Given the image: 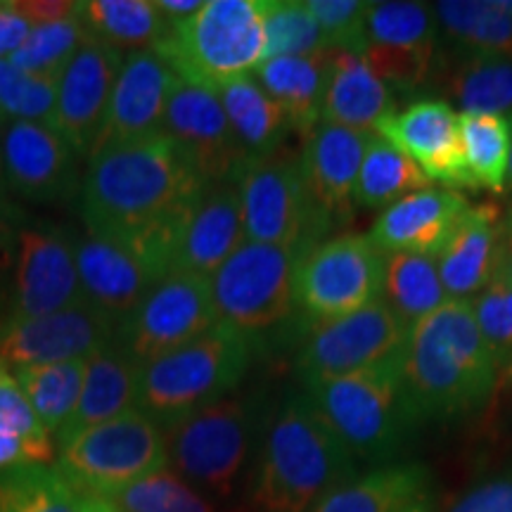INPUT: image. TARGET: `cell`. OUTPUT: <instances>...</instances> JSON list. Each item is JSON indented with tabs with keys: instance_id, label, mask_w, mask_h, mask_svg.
<instances>
[{
	"instance_id": "cell-1",
	"label": "cell",
	"mask_w": 512,
	"mask_h": 512,
	"mask_svg": "<svg viewBox=\"0 0 512 512\" xmlns=\"http://www.w3.org/2000/svg\"><path fill=\"white\" fill-rule=\"evenodd\" d=\"M207 183L166 133L95 152L81 185L88 233L174 271L185 221Z\"/></svg>"
},
{
	"instance_id": "cell-2",
	"label": "cell",
	"mask_w": 512,
	"mask_h": 512,
	"mask_svg": "<svg viewBox=\"0 0 512 512\" xmlns=\"http://www.w3.org/2000/svg\"><path fill=\"white\" fill-rule=\"evenodd\" d=\"M401 375L425 422L463 418L491 399L498 375L470 299H448L413 325Z\"/></svg>"
},
{
	"instance_id": "cell-3",
	"label": "cell",
	"mask_w": 512,
	"mask_h": 512,
	"mask_svg": "<svg viewBox=\"0 0 512 512\" xmlns=\"http://www.w3.org/2000/svg\"><path fill=\"white\" fill-rule=\"evenodd\" d=\"M256 446L252 503L259 512H309L358 477L356 458L304 392L275 408Z\"/></svg>"
},
{
	"instance_id": "cell-4",
	"label": "cell",
	"mask_w": 512,
	"mask_h": 512,
	"mask_svg": "<svg viewBox=\"0 0 512 512\" xmlns=\"http://www.w3.org/2000/svg\"><path fill=\"white\" fill-rule=\"evenodd\" d=\"M304 394L356 463H399L425 425L403 382L401 356L366 373L306 382Z\"/></svg>"
},
{
	"instance_id": "cell-5",
	"label": "cell",
	"mask_w": 512,
	"mask_h": 512,
	"mask_svg": "<svg viewBox=\"0 0 512 512\" xmlns=\"http://www.w3.org/2000/svg\"><path fill=\"white\" fill-rule=\"evenodd\" d=\"M259 347V339L216 323L181 349L143 366L138 411L166 427L226 399L252 366Z\"/></svg>"
},
{
	"instance_id": "cell-6",
	"label": "cell",
	"mask_w": 512,
	"mask_h": 512,
	"mask_svg": "<svg viewBox=\"0 0 512 512\" xmlns=\"http://www.w3.org/2000/svg\"><path fill=\"white\" fill-rule=\"evenodd\" d=\"M266 34L261 0H209L169 34L155 53L181 81L219 88L252 76L264 62Z\"/></svg>"
},
{
	"instance_id": "cell-7",
	"label": "cell",
	"mask_w": 512,
	"mask_h": 512,
	"mask_svg": "<svg viewBox=\"0 0 512 512\" xmlns=\"http://www.w3.org/2000/svg\"><path fill=\"white\" fill-rule=\"evenodd\" d=\"M259 406L252 399H221L164 427L169 465L202 496L230 498L252 448L259 444Z\"/></svg>"
},
{
	"instance_id": "cell-8",
	"label": "cell",
	"mask_w": 512,
	"mask_h": 512,
	"mask_svg": "<svg viewBox=\"0 0 512 512\" xmlns=\"http://www.w3.org/2000/svg\"><path fill=\"white\" fill-rule=\"evenodd\" d=\"M247 242L290 247L306 256L332 228L304 181L302 164L290 155L245 162L235 178Z\"/></svg>"
},
{
	"instance_id": "cell-9",
	"label": "cell",
	"mask_w": 512,
	"mask_h": 512,
	"mask_svg": "<svg viewBox=\"0 0 512 512\" xmlns=\"http://www.w3.org/2000/svg\"><path fill=\"white\" fill-rule=\"evenodd\" d=\"M166 465L164 427L150 415L131 411L64 441L57 472L76 494L107 498Z\"/></svg>"
},
{
	"instance_id": "cell-10",
	"label": "cell",
	"mask_w": 512,
	"mask_h": 512,
	"mask_svg": "<svg viewBox=\"0 0 512 512\" xmlns=\"http://www.w3.org/2000/svg\"><path fill=\"white\" fill-rule=\"evenodd\" d=\"M304 256L290 247L245 242L209 278L219 323L259 339L297 309V271Z\"/></svg>"
},
{
	"instance_id": "cell-11",
	"label": "cell",
	"mask_w": 512,
	"mask_h": 512,
	"mask_svg": "<svg viewBox=\"0 0 512 512\" xmlns=\"http://www.w3.org/2000/svg\"><path fill=\"white\" fill-rule=\"evenodd\" d=\"M384 252L368 235L323 240L297 271V309L313 325L349 316L380 299Z\"/></svg>"
},
{
	"instance_id": "cell-12",
	"label": "cell",
	"mask_w": 512,
	"mask_h": 512,
	"mask_svg": "<svg viewBox=\"0 0 512 512\" xmlns=\"http://www.w3.org/2000/svg\"><path fill=\"white\" fill-rule=\"evenodd\" d=\"M439 31L432 8L408 0L370 3L361 53L394 95L411 98L434 79Z\"/></svg>"
},
{
	"instance_id": "cell-13",
	"label": "cell",
	"mask_w": 512,
	"mask_h": 512,
	"mask_svg": "<svg viewBox=\"0 0 512 512\" xmlns=\"http://www.w3.org/2000/svg\"><path fill=\"white\" fill-rule=\"evenodd\" d=\"M406 325L382 299L349 316L318 323L297 354L302 382L366 373L401 356L408 339Z\"/></svg>"
},
{
	"instance_id": "cell-14",
	"label": "cell",
	"mask_w": 512,
	"mask_h": 512,
	"mask_svg": "<svg viewBox=\"0 0 512 512\" xmlns=\"http://www.w3.org/2000/svg\"><path fill=\"white\" fill-rule=\"evenodd\" d=\"M219 323L207 278L169 273L119 325L117 342L140 366L181 349Z\"/></svg>"
},
{
	"instance_id": "cell-15",
	"label": "cell",
	"mask_w": 512,
	"mask_h": 512,
	"mask_svg": "<svg viewBox=\"0 0 512 512\" xmlns=\"http://www.w3.org/2000/svg\"><path fill=\"white\" fill-rule=\"evenodd\" d=\"M5 320L41 318L83 302L76 240L57 226L19 228Z\"/></svg>"
},
{
	"instance_id": "cell-16",
	"label": "cell",
	"mask_w": 512,
	"mask_h": 512,
	"mask_svg": "<svg viewBox=\"0 0 512 512\" xmlns=\"http://www.w3.org/2000/svg\"><path fill=\"white\" fill-rule=\"evenodd\" d=\"M119 323L81 302L41 318L0 323V368H29L91 358L112 344Z\"/></svg>"
},
{
	"instance_id": "cell-17",
	"label": "cell",
	"mask_w": 512,
	"mask_h": 512,
	"mask_svg": "<svg viewBox=\"0 0 512 512\" xmlns=\"http://www.w3.org/2000/svg\"><path fill=\"white\" fill-rule=\"evenodd\" d=\"M162 133L181 147L207 185L235 181L247 162L214 88L178 79L166 102Z\"/></svg>"
},
{
	"instance_id": "cell-18",
	"label": "cell",
	"mask_w": 512,
	"mask_h": 512,
	"mask_svg": "<svg viewBox=\"0 0 512 512\" xmlns=\"http://www.w3.org/2000/svg\"><path fill=\"white\" fill-rule=\"evenodd\" d=\"M124 53L88 36L57 81L53 128L76 155L91 157L98 143Z\"/></svg>"
},
{
	"instance_id": "cell-19",
	"label": "cell",
	"mask_w": 512,
	"mask_h": 512,
	"mask_svg": "<svg viewBox=\"0 0 512 512\" xmlns=\"http://www.w3.org/2000/svg\"><path fill=\"white\" fill-rule=\"evenodd\" d=\"M76 152L53 126L8 121L0 131V159L8 190L36 204L69 202L79 190Z\"/></svg>"
},
{
	"instance_id": "cell-20",
	"label": "cell",
	"mask_w": 512,
	"mask_h": 512,
	"mask_svg": "<svg viewBox=\"0 0 512 512\" xmlns=\"http://www.w3.org/2000/svg\"><path fill=\"white\" fill-rule=\"evenodd\" d=\"M375 133L411 157L430 181L472 188L465 171L458 114L446 100L420 98L408 102L389 114Z\"/></svg>"
},
{
	"instance_id": "cell-21",
	"label": "cell",
	"mask_w": 512,
	"mask_h": 512,
	"mask_svg": "<svg viewBox=\"0 0 512 512\" xmlns=\"http://www.w3.org/2000/svg\"><path fill=\"white\" fill-rule=\"evenodd\" d=\"M176 81L178 76L155 50L128 55L114 83L110 110L91 157L105 147L136 143L162 133L166 102Z\"/></svg>"
},
{
	"instance_id": "cell-22",
	"label": "cell",
	"mask_w": 512,
	"mask_h": 512,
	"mask_svg": "<svg viewBox=\"0 0 512 512\" xmlns=\"http://www.w3.org/2000/svg\"><path fill=\"white\" fill-rule=\"evenodd\" d=\"M76 266L83 302L119 325L143 304L152 287L169 275L119 242L91 233L76 240Z\"/></svg>"
},
{
	"instance_id": "cell-23",
	"label": "cell",
	"mask_w": 512,
	"mask_h": 512,
	"mask_svg": "<svg viewBox=\"0 0 512 512\" xmlns=\"http://www.w3.org/2000/svg\"><path fill=\"white\" fill-rule=\"evenodd\" d=\"M373 133L354 131L320 121L306 138L299 157L311 197L335 223H349L354 214V190Z\"/></svg>"
},
{
	"instance_id": "cell-24",
	"label": "cell",
	"mask_w": 512,
	"mask_h": 512,
	"mask_svg": "<svg viewBox=\"0 0 512 512\" xmlns=\"http://www.w3.org/2000/svg\"><path fill=\"white\" fill-rule=\"evenodd\" d=\"M245 242L238 185L211 183L185 221L174 252V271L209 280Z\"/></svg>"
},
{
	"instance_id": "cell-25",
	"label": "cell",
	"mask_w": 512,
	"mask_h": 512,
	"mask_svg": "<svg viewBox=\"0 0 512 512\" xmlns=\"http://www.w3.org/2000/svg\"><path fill=\"white\" fill-rule=\"evenodd\" d=\"M472 204L458 190L427 188L394 202L373 223L368 238L389 252L437 256Z\"/></svg>"
},
{
	"instance_id": "cell-26",
	"label": "cell",
	"mask_w": 512,
	"mask_h": 512,
	"mask_svg": "<svg viewBox=\"0 0 512 512\" xmlns=\"http://www.w3.org/2000/svg\"><path fill=\"white\" fill-rule=\"evenodd\" d=\"M503 219L494 204H475L465 211L437 259L448 299H470L494 283Z\"/></svg>"
},
{
	"instance_id": "cell-27",
	"label": "cell",
	"mask_w": 512,
	"mask_h": 512,
	"mask_svg": "<svg viewBox=\"0 0 512 512\" xmlns=\"http://www.w3.org/2000/svg\"><path fill=\"white\" fill-rule=\"evenodd\" d=\"M140 370L143 366L121 349L117 339L88 358L79 406H76L72 420L57 434V444L62 446L64 441L74 439L76 434L91 430V427L138 411Z\"/></svg>"
},
{
	"instance_id": "cell-28",
	"label": "cell",
	"mask_w": 512,
	"mask_h": 512,
	"mask_svg": "<svg viewBox=\"0 0 512 512\" xmlns=\"http://www.w3.org/2000/svg\"><path fill=\"white\" fill-rule=\"evenodd\" d=\"M432 477L418 463L373 467L337 486L311 512H432Z\"/></svg>"
},
{
	"instance_id": "cell-29",
	"label": "cell",
	"mask_w": 512,
	"mask_h": 512,
	"mask_svg": "<svg viewBox=\"0 0 512 512\" xmlns=\"http://www.w3.org/2000/svg\"><path fill=\"white\" fill-rule=\"evenodd\" d=\"M396 112V95L356 50H335L323 100V121L375 133Z\"/></svg>"
},
{
	"instance_id": "cell-30",
	"label": "cell",
	"mask_w": 512,
	"mask_h": 512,
	"mask_svg": "<svg viewBox=\"0 0 512 512\" xmlns=\"http://www.w3.org/2000/svg\"><path fill=\"white\" fill-rule=\"evenodd\" d=\"M335 50H320L313 55L273 57L256 67L254 79L271 95L285 114L290 131L309 138L323 121V100Z\"/></svg>"
},
{
	"instance_id": "cell-31",
	"label": "cell",
	"mask_w": 512,
	"mask_h": 512,
	"mask_svg": "<svg viewBox=\"0 0 512 512\" xmlns=\"http://www.w3.org/2000/svg\"><path fill=\"white\" fill-rule=\"evenodd\" d=\"M432 83L463 114H512V55H448L439 50Z\"/></svg>"
},
{
	"instance_id": "cell-32",
	"label": "cell",
	"mask_w": 512,
	"mask_h": 512,
	"mask_svg": "<svg viewBox=\"0 0 512 512\" xmlns=\"http://www.w3.org/2000/svg\"><path fill=\"white\" fill-rule=\"evenodd\" d=\"M448 55H512V17L501 0H439L430 5Z\"/></svg>"
},
{
	"instance_id": "cell-33",
	"label": "cell",
	"mask_w": 512,
	"mask_h": 512,
	"mask_svg": "<svg viewBox=\"0 0 512 512\" xmlns=\"http://www.w3.org/2000/svg\"><path fill=\"white\" fill-rule=\"evenodd\" d=\"M214 91L219 95L230 131L247 162L280 152L290 133V124L283 110L275 105V100L259 86L254 76L221 83Z\"/></svg>"
},
{
	"instance_id": "cell-34",
	"label": "cell",
	"mask_w": 512,
	"mask_h": 512,
	"mask_svg": "<svg viewBox=\"0 0 512 512\" xmlns=\"http://www.w3.org/2000/svg\"><path fill=\"white\" fill-rule=\"evenodd\" d=\"M380 299L408 330L448 302L437 259L427 254H384Z\"/></svg>"
},
{
	"instance_id": "cell-35",
	"label": "cell",
	"mask_w": 512,
	"mask_h": 512,
	"mask_svg": "<svg viewBox=\"0 0 512 512\" xmlns=\"http://www.w3.org/2000/svg\"><path fill=\"white\" fill-rule=\"evenodd\" d=\"M76 17L88 34L119 53L155 50L169 34V24L157 10V3L147 0H86L76 5Z\"/></svg>"
},
{
	"instance_id": "cell-36",
	"label": "cell",
	"mask_w": 512,
	"mask_h": 512,
	"mask_svg": "<svg viewBox=\"0 0 512 512\" xmlns=\"http://www.w3.org/2000/svg\"><path fill=\"white\" fill-rule=\"evenodd\" d=\"M432 188L422 169L394 143L373 133L354 190V204L363 209H387L413 192Z\"/></svg>"
},
{
	"instance_id": "cell-37",
	"label": "cell",
	"mask_w": 512,
	"mask_h": 512,
	"mask_svg": "<svg viewBox=\"0 0 512 512\" xmlns=\"http://www.w3.org/2000/svg\"><path fill=\"white\" fill-rule=\"evenodd\" d=\"M86 361L88 358L48 363V366H29L19 368L15 373L36 418L55 437L72 420L76 406H79Z\"/></svg>"
},
{
	"instance_id": "cell-38",
	"label": "cell",
	"mask_w": 512,
	"mask_h": 512,
	"mask_svg": "<svg viewBox=\"0 0 512 512\" xmlns=\"http://www.w3.org/2000/svg\"><path fill=\"white\" fill-rule=\"evenodd\" d=\"M465 171L472 188L505 190L510 162L508 117L498 114H458Z\"/></svg>"
},
{
	"instance_id": "cell-39",
	"label": "cell",
	"mask_w": 512,
	"mask_h": 512,
	"mask_svg": "<svg viewBox=\"0 0 512 512\" xmlns=\"http://www.w3.org/2000/svg\"><path fill=\"white\" fill-rule=\"evenodd\" d=\"M0 512H79V496L53 467H12L0 475Z\"/></svg>"
},
{
	"instance_id": "cell-40",
	"label": "cell",
	"mask_w": 512,
	"mask_h": 512,
	"mask_svg": "<svg viewBox=\"0 0 512 512\" xmlns=\"http://www.w3.org/2000/svg\"><path fill=\"white\" fill-rule=\"evenodd\" d=\"M88 36L91 34L76 15L55 24H41L31 29L27 41L8 57V62L27 74L60 79Z\"/></svg>"
},
{
	"instance_id": "cell-41",
	"label": "cell",
	"mask_w": 512,
	"mask_h": 512,
	"mask_svg": "<svg viewBox=\"0 0 512 512\" xmlns=\"http://www.w3.org/2000/svg\"><path fill=\"white\" fill-rule=\"evenodd\" d=\"M261 17L266 34L264 62L328 50L316 17L302 0H261Z\"/></svg>"
},
{
	"instance_id": "cell-42",
	"label": "cell",
	"mask_w": 512,
	"mask_h": 512,
	"mask_svg": "<svg viewBox=\"0 0 512 512\" xmlns=\"http://www.w3.org/2000/svg\"><path fill=\"white\" fill-rule=\"evenodd\" d=\"M107 501L119 512H216L214 503L171 467L124 486Z\"/></svg>"
},
{
	"instance_id": "cell-43",
	"label": "cell",
	"mask_w": 512,
	"mask_h": 512,
	"mask_svg": "<svg viewBox=\"0 0 512 512\" xmlns=\"http://www.w3.org/2000/svg\"><path fill=\"white\" fill-rule=\"evenodd\" d=\"M57 81L46 76H34L0 60V119L8 121H38L53 126Z\"/></svg>"
},
{
	"instance_id": "cell-44",
	"label": "cell",
	"mask_w": 512,
	"mask_h": 512,
	"mask_svg": "<svg viewBox=\"0 0 512 512\" xmlns=\"http://www.w3.org/2000/svg\"><path fill=\"white\" fill-rule=\"evenodd\" d=\"M475 320L489 354L494 358L498 384L512 382V285L494 278L475 299H470Z\"/></svg>"
},
{
	"instance_id": "cell-45",
	"label": "cell",
	"mask_w": 512,
	"mask_h": 512,
	"mask_svg": "<svg viewBox=\"0 0 512 512\" xmlns=\"http://www.w3.org/2000/svg\"><path fill=\"white\" fill-rule=\"evenodd\" d=\"M0 432L27 441L43 465H50L55 460L53 437L36 418L17 377L8 368H0Z\"/></svg>"
},
{
	"instance_id": "cell-46",
	"label": "cell",
	"mask_w": 512,
	"mask_h": 512,
	"mask_svg": "<svg viewBox=\"0 0 512 512\" xmlns=\"http://www.w3.org/2000/svg\"><path fill=\"white\" fill-rule=\"evenodd\" d=\"M311 15L316 17L325 46L332 50H361L363 29L370 3L363 0H309Z\"/></svg>"
},
{
	"instance_id": "cell-47",
	"label": "cell",
	"mask_w": 512,
	"mask_h": 512,
	"mask_svg": "<svg viewBox=\"0 0 512 512\" xmlns=\"http://www.w3.org/2000/svg\"><path fill=\"white\" fill-rule=\"evenodd\" d=\"M448 512H512V470L496 472L470 486Z\"/></svg>"
},
{
	"instance_id": "cell-48",
	"label": "cell",
	"mask_w": 512,
	"mask_h": 512,
	"mask_svg": "<svg viewBox=\"0 0 512 512\" xmlns=\"http://www.w3.org/2000/svg\"><path fill=\"white\" fill-rule=\"evenodd\" d=\"M76 5L79 3H64V0H15L10 8L19 12L31 24H55L62 19H69L76 15Z\"/></svg>"
},
{
	"instance_id": "cell-49",
	"label": "cell",
	"mask_w": 512,
	"mask_h": 512,
	"mask_svg": "<svg viewBox=\"0 0 512 512\" xmlns=\"http://www.w3.org/2000/svg\"><path fill=\"white\" fill-rule=\"evenodd\" d=\"M31 22L10 8V3H0V60H8L15 50L22 48L31 34Z\"/></svg>"
},
{
	"instance_id": "cell-50",
	"label": "cell",
	"mask_w": 512,
	"mask_h": 512,
	"mask_svg": "<svg viewBox=\"0 0 512 512\" xmlns=\"http://www.w3.org/2000/svg\"><path fill=\"white\" fill-rule=\"evenodd\" d=\"M22 465H43L38 453L27 441L12 437V434L0 432V470H12Z\"/></svg>"
},
{
	"instance_id": "cell-51",
	"label": "cell",
	"mask_w": 512,
	"mask_h": 512,
	"mask_svg": "<svg viewBox=\"0 0 512 512\" xmlns=\"http://www.w3.org/2000/svg\"><path fill=\"white\" fill-rule=\"evenodd\" d=\"M15 223L17 221L0 219V294H3V287L12 275V266H15V249L19 235Z\"/></svg>"
},
{
	"instance_id": "cell-52",
	"label": "cell",
	"mask_w": 512,
	"mask_h": 512,
	"mask_svg": "<svg viewBox=\"0 0 512 512\" xmlns=\"http://www.w3.org/2000/svg\"><path fill=\"white\" fill-rule=\"evenodd\" d=\"M202 0H159L157 10L162 12L166 24H181L202 10Z\"/></svg>"
},
{
	"instance_id": "cell-53",
	"label": "cell",
	"mask_w": 512,
	"mask_h": 512,
	"mask_svg": "<svg viewBox=\"0 0 512 512\" xmlns=\"http://www.w3.org/2000/svg\"><path fill=\"white\" fill-rule=\"evenodd\" d=\"M496 278L512 285V235L505 230L501 233V245H498Z\"/></svg>"
},
{
	"instance_id": "cell-54",
	"label": "cell",
	"mask_w": 512,
	"mask_h": 512,
	"mask_svg": "<svg viewBox=\"0 0 512 512\" xmlns=\"http://www.w3.org/2000/svg\"><path fill=\"white\" fill-rule=\"evenodd\" d=\"M79 496V512H119L105 496L76 494Z\"/></svg>"
},
{
	"instance_id": "cell-55",
	"label": "cell",
	"mask_w": 512,
	"mask_h": 512,
	"mask_svg": "<svg viewBox=\"0 0 512 512\" xmlns=\"http://www.w3.org/2000/svg\"><path fill=\"white\" fill-rule=\"evenodd\" d=\"M19 209L10 202L8 197V183H5V174H3V159H0V219H10L17 221Z\"/></svg>"
},
{
	"instance_id": "cell-56",
	"label": "cell",
	"mask_w": 512,
	"mask_h": 512,
	"mask_svg": "<svg viewBox=\"0 0 512 512\" xmlns=\"http://www.w3.org/2000/svg\"><path fill=\"white\" fill-rule=\"evenodd\" d=\"M508 126H510V162H508V178H505V190L512 192V114L508 117Z\"/></svg>"
},
{
	"instance_id": "cell-57",
	"label": "cell",
	"mask_w": 512,
	"mask_h": 512,
	"mask_svg": "<svg viewBox=\"0 0 512 512\" xmlns=\"http://www.w3.org/2000/svg\"><path fill=\"white\" fill-rule=\"evenodd\" d=\"M503 230H505V233L512 235V207H510L508 214L503 216Z\"/></svg>"
},
{
	"instance_id": "cell-58",
	"label": "cell",
	"mask_w": 512,
	"mask_h": 512,
	"mask_svg": "<svg viewBox=\"0 0 512 512\" xmlns=\"http://www.w3.org/2000/svg\"><path fill=\"white\" fill-rule=\"evenodd\" d=\"M3 126H5V121H3V119H0V131H3Z\"/></svg>"
}]
</instances>
